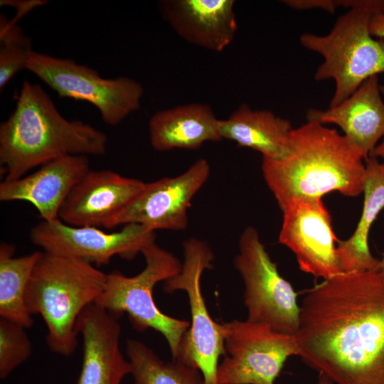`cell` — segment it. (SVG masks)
<instances>
[{"mask_svg": "<svg viewBox=\"0 0 384 384\" xmlns=\"http://www.w3.org/2000/svg\"><path fill=\"white\" fill-rule=\"evenodd\" d=\"M377 270L384 275V252L383 254L382 259L380 260L379 265Z\"/></svg>", "mask_w": 384, "mask_h": 384, "instance_id": "cell-30", "label": "cell"}, {"mask_svg": "<svg viewBox=\"0 0 384 384\" xmlns=\"http://www.w3.org/2000/svg\"><path fill=\"white\" fill-rule=\"evenodd\" d=\"M234 265L245 285L247 319L294 335L299 326L297 294L290 282L279 274L277 264L271 260L252 226L247 227L240 235Z\"/></svg>", "mask_w": 384, "mask_h": 384, "instance_id": "cell-9", "label": "cell"}, {"mask_svg": "<svg viewBox=\"0 0 384 384\" xmlns=\"http://www.w3.org/2000/svg\"><path fill=\"white\" fill-rule=\"evenodd\" d=\"M34 50L30 37L12 20L0 15V90L19 71L26 69Z\"/></svg>", "mask_w": 384, "mask_h": 384, "instance_id": "cell-24", "label": "cell"}, {"mask_svg": "<svg viewBox=\"0 0 384 384\" xmlns=\"http://www.w3.org/2000/svg\"><path fill=\"white\" fill-rule=\"evenodd\" d=\"M30 239L43 252L78 259L99 267L117 255L134 259L145 246L155 241V233L137 223L124 225L117 232L106 233L95 227L69 225L58 218L34 225Z\"/></svg>", "mask_w": 384, "mask_h": 384, "instance_id": "cell-11", "label": "cell"}, {"mask_svg": "<svg viewBox=\"0 0 384 384\" xmlns=\"http://www.w3.org/2000/svg\"><path fill=\"white\" fill-rule=\"evenodd\" d=\"M380 90L384 95V82L383 84L380 85ZM370 156H375L376 158L380 157L383 159L384 163V139L380 144L377 145Z\"/></svg>", "mask_w": 384, "mask_h": 384, "instance_id": "cell-28", "label": "cell"}, {"mask_svg": "<svg viewBox=\"0 0 384 384\" xmlns=\"http://www.w3.org/2000/svg\"><path fill=\"white\" fill-rule=\"evenodd\" d=\"M48 3L44 0H1L0 5L12 6L16 9L15 17L12 19L14 23L33 10Z\"/></svg>", "mask_w": 384, "mask_h": 384, "instance_id": "cell-26", "label": "cell"}, {"mask_svg": "<svg viewBox=\"0 0 384 384\" xmlns=\"http://www.w3.org/2000/svg\"><path fill=\"white\" fill-rule=\"evenodd\" d=\"M383 13L384 0H361L338 17L329 34L300 36L304 48L324 57L315 80H335L329 107L346 100L370 77L384 73V38H373L368 28L371 16Z\"/></svg>", "mask_w": 384, "mask_h": 384, "instance_id": "cell-5", "label": "cell"}, {"mask_svg": "<svg viewBox=\"0 0 384 384\" xmlns=\"http://www.w3.org/2000/svg\"><path fill=\"white\" fill-rule=\"evenodd\" d=\"M233 0H164L163 18L187 42L221 52L233 41L237 22Z\"/></svg>", "mask_w": 384, "mask_h": 384, "instance_id": "cell-17", "label": "cell"}, {"mask_svg": "<svg viewBox=\"0 0 384 384\" xmlns=\"http://www.w3.org/2000/svg\"><path fill=\"white\" fill-rule=\"evenodd\" d=\"M25 327L0 317V378H7L32 353Z\"/></svg>", "mask_w": 384, "mask_h": 384, "instance_id": "cell-25", "label": "cell"}, {"mask_svg": "<svg viewBox=\"0 0 384 384\" xmlns=\"http://www.w3.org/2000/svg\"><path fill=\"white\" fill-rule=\"evenodd\" d=\"M308 122L335 124L366 161L384 136V102L378 75L365 80L346 100L325 110L311 109Z\"/></svg>", "mask_w": 384, "mask_h": 384, "instance_id": "cell-18", "label": "cell"}, {"mask_svg": "<svg viewBox=\"0 0 384 384\" xmlns=\"http://www.w3.org/2000/svg\"><path fill=\"white\" fill-rule=\"evenodd\" d=\"M126 354L134 384H205L198 368L179 361H163L139 340H127Z\"/></svg>", "mask_w": 384, "mask_h": 384, "instance_id": "cell-23", "label": "cell"}, {"mask_svg": "<svg viewBox=\"0 0 384 384\" xmlns=\"http://www.w3.org/2000/svg\"><path fill=\"white\" fill-rule=\"evenodd\" d=\"M142 254L146 263L144 270L133 277L118 271L107 274L105 288L95 303L117 319L127 314L132 326L138 331L152 329L161 334L168 343L172 360H176L191 323L159 310L153 290L158 282L178 274L182 262L155 241L145 246Z\"/></svg>", "mask_w": 384, "mask_h": 384, "instance_id": "cell-6", "label": "cell"}, {"mask_svg": "<svg viewBox=\"0 0 384 384\" xmlns=\"http://www.w3.org/2000/svg\"><path fill=\"white\" fill-rule=\"evenodd\" d=\"M363 208L354 233L346 240H338L336 255L343 274L377 270L380 260L368 246L370 227L384 208V163L370 156L365 161Z\"/></svg>", "mask_w": 384, "mask_h": 384, "instance_id": "cell-21", "label": "cell"}, {"mask_svg": "<svg viewBox=\"0 0 384 384\" xmlns=\"http://www.w3.org/2000/svg\"><path fill=\"white\" fill-rule=\"evenodd\" d=\"M223 139L260 152L262 158L279 160L290 151V122L268 110H254L240 105L226 119L220 120Z\"/></svg>", "mask_w": 384, "mask_h": 384, "instance_id": "cell-20", "label": "cell"}, {"mask_svg": "<svg viewBox=\"0 0 384 384\" xmlns=\"http://www.w3.org/2000/svg\"><path fill=\"white\" fill-rule=\"evenodd\" d=\"M77 330L82 338L77 384H121L131 374V364L120 350L118 319L93 303L81 312Z\"/></svg>", "mask_w": 384, "mask_h": 384, "instance_id": "cell-15", "label": "cell"}, {"mask_svg": "<svg viewBox=\"0 0 384 384\" xmlns=\"http://www.w3.org/2000/svg\"><path fill=\"white\" fill-rule=\"evenodd\" d=\"M220 120L211 107L193 103L159 110L149 122L151 146L157 151L196 149L206 142L223 139Z\"/></svg>", "mask_w": 384, "mask_h": 384, "instance_id": "cell-19", "label": "cell"}, {"mask_svg": "<svg viewBox=\"0 0 384 384\" xmlns=\"http://www.w3.org/2000/svg\"><path fill=\"white\" fill-rule=\"evenodd\" d=\"M14 246L0 245V317L25 328L31 327L34 321L28 311L25 294L34 267L41 252L14 257Z\"/></svg>", "mask_w": 384, "mask_h": 384, "instance_id": "cell-22", "label": "cell"}, {"mask_svg": "<svg viewBox=\"0 0 384 384\" xmlns=\"http://www.w3.org/2000/svg\"><path fill=\"white\" fill-rule=\"evenodd\" d=\"M294 337L298 356L334 384H384V275L365 270L316 284Z\"/></svg>", "mask_w": 384, "mask_h": 384, "instance_id": "cell-1", "label": "cell"}, {"mask_svg": "<svg viewBox=\"0 0 384 384\" xmlns=\"http://www.w3.org/2000/svg\"><path fill=\"white\" fill-rule=\"evenodd\" d=\"M316 384H334L327 376L323 373H319Z\"/></svg>", "mask_w": 384, "mask_h": 384, "instance_id": "cell-29", "label": "cell"}, {"mask_svg": "<svg viewBox=\"0 0 384 384\" xmlns=\"http://www.w3.org/2000/svg\"><path fill=\"white\" fill-rule=\"evenodd\" d=\"M87 156L70 155L49 161L20 178L0 183L1 201L33 204L43 220L59 218L61 206L75 186L90 171Z\"/></svg>", "mask_w": 384, "mask_h": 384, "instance_id": "cell-16", "label": "cell"}, {"mask_svg": "<svg viewBox=\"0 0 384 384\" xmlns=\"http://www.w3.org/2000/svg\"><path fill=\"white\" fill-rule=\"evenodd\" d=\"M107 145L105 133L82 121L66 119L40 85L25 80L14 110L0 124L4 180L20 178L60 157L102 155Z\"/></svg>", "mask_w": 384, "mask_h": 384, "instance_id": "cell-3", "label": "cell"}, {"mask_svg": "<svg viewBox=\"0 0 384 384\" xmlns=\"http://www.w3.org/2000/svg\"><path fill=\"white\" fill-rule=\"evenodd\" d=\"M26 70L60 97L92 104L110 126L119 124L141 105L144 87L139 82L124 76L103 78L96 70L72 59L33 51Z\"/></svg>", "mask_w": 384, "mask_h": 384, "instance_id": "cell-8", "label": "cell"}, {"mask_svg": "<svg viewBox=\"0 0 384 384\" xmlns=\"http://www.w3.org/2000/svg\"><path fill=\"white\" fill-rule=\"evenodd\" d=\"M183 262L180 272L164 282L163 290L185 291L188 297L191 323L176 360L198 368L205 384H218L219 358L225 355L222 324L215 322L207 309L201 288V275L213 267L214 253L208 244L197 238L183 243Z\"/></svg>", "mask_w": 384, "mask_h": 384, "instance_id": "cell-7", "label": "cell"}, {"mask_svg": "<svg viewBox=\"0 0 384 384\" xmlns=\"http://www.w3.org/2000/svg\"><path fill=\"white\" fill-rule=\"evenodd\" d=\"M282 210L279 242L293 252L300 270L324 280L343 274L336 255L338 240L321 198L293 200Z\"/></svg>", "mask_w": 384, "mask_h": 384, "instance_id": "cell-12", "label": "cell"}, {"mask_svg": "<svg viewBox=\"0 0 384 384\" xmlns=\"http://www.w3.org/2000/svg\"><path fill=\"white\" fill-rule=\"evenodd\" d=\"M107 274L75 258L41 252L26 294L30 314H39L47 327L50 351L63 356L78 346L77 321L81 312L102 294Z\"/></svg>", "mask_w": 384, "mask_h": 384, "instance_id": "cell-4", "label": "cell"}, {"mask_svg": "<svg viewBox=\"0 0 384 384\" xmlns=\"http://www.w3.org/2000/svg\"><path fill=\"white\" fill-rule=\"evenodd\" d=\"M222 326L225 355L218 384H274L287 358L299 355L294 335L247 319Z\"/></svg>", "mask_w": 384, "mask_h": 384, "instance_id": "cell-10", "label": "cell"}, {"mask_svg": "<svg viewBox=\"0 0 384 384\" xmlns=\"http://www.w3.org/2000/svg\"><path fill=\"white\" fill-rule=\"evenodd\" d=\"M210 172L204 159L195 161L185 172L145 184L142 192L121 212L114 228L129 223L150 230H183L188 225V209Z\"/></svg>", "mask_w": 384, "mask_h": 384, "instance_id": "cell-13", "label": "cell"}, {"mask_svg": "<svg viewBox=\"0 0 384 384\" xmlns=\"http://www.w3.org/2000/svg\"><path fill=\"white\" fill-rule=\"evenodd\" d=\"M361 151L336 129L308 122L293 129L291 149L279 160L262 158L265 181L282 210L296 199H317L330 192L363 193L366 165Z\"/></svg>", "mask_w": 384, "mask_h": 384, "instance_id": "cell-2", "label": "cell"}, {"mask_svg": "<svg viewBox=\"0 0 384 384\" xmlns=\"http://www.w3.org/2000/svg\"><path fill=\"white\" fill-rule=\"evenodd\" d=\"M145 184L111 170H90L70 191L58 218L72 226L112 229L117 217Z\"/></svg>", "mask_w": 384, "mask_h": 384, "instance_id": "cell-14", "label": "cell"}, {"mask_svg": "<svg viewBox=\"0 0 384 384\" xmlns=\"http://www.w3.org/2000/svg\"><path fill=\"white\" fill-rule=\"evenodd\" d=\"M368 28L372 36L384 38V13L373 14L369 21Z\"/></svg>", "mask_w": 384, "mask_h": 384, "instance_id": "cell-27", "label": "cell"}]
</instances>
